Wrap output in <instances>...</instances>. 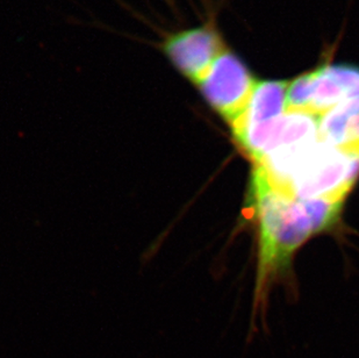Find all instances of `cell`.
I'll list each match as a JSON object with an SVG mask.
<instances>
[{"mask_svg": "<svg viewBox=\"0 0 359 358\" xmlns=\"http://www.w3.org/2000/svg\"><path fill=\"white\" fill-rule=\"evenodd\" d=\"M257 81L238 55L226 48L194 86L231 127L245 111Z\"/></svg>", "mask_w": 359, "mask_h": 358, "instance_id": "cell-4", "label": "cell"}, {"mask_svg": "<svg viewBox=\"0 0 359 358\" xmlns=\"http://www.w3.org/2000/svg\"><path fill=\"white\" fill-rule=\"evenodd\" d=\"M359 176V155L321 140L306 152L281 192L295 199H346Z\"/></svg>", "mask_w": 359, "mask_h": 358, "instance_id": "cell-2", "label": "cell"}, {"mask_svg": "<svg viewBox=\"0 0 359 358\" xmlns=\"http://www.w3.org/2000/svg\"><path fill=\"white\" fill-rule=\"evenodd\" d=\"M319 133L325 145L359 155V98L320 117Z\"/></svg>", "mask_w": 359, "mask_h": 358, "instance_id": "cell-6", "label": "cell"}, {"mask_svg": "<svg viewBox=\"0 0 359 358\" xmlns=\"http://www.w3.org/2000/svg\"><path fill=\"white\" fill-rule=\"evenodd\" d=\"M251 191L259 228V293L306 240L339 219L344 200L295 199L277 189L259 166H254Z\"/></svg>", "mask_w": 359, "mask_h": 358, "instance_id": "cell-1", "label": "cell"}, {"mask_svg": "<svg viewBox=\"0 0 359 358\" xmlns=\"http://www.w3.org/2000/svg\"><path fill=\"white\" fill-rule=\"evenodd\" d=\"M287 86L286 81H258L243 114L231 126V133L285 114Z\"/></svg>", "mask_w": 359, "mask_h": 358, "instance_id": "cell-7", "label": "cell"}, {"mask_svg": "<svg viewBox=\"0 0 359 358\" xmlns=\"http://www.w3.org/2000/svg\"><path fill=\"white\" fill-rule=\"evenodd\" d=\"M158 48L170 65L194 85L227 46L208 22L166 34Z\"/></svg>", "mask_w": 359, "mask_h": 358, "instance_id": "cell-5", "label": "cell"}, {"mask_svg": "<svg viewBox=\"0 0 359 358\" xmlns=\"http://www.w3.org/2000/svg\"><path fill=\"white\" fill-rule=\"evenodd\" d=\"M359 98V67L346 63L323 65L288 81L287 111L322 117L336 106Z\"/></svg>", "mask_w": 359, "mask_h": 358, "instance_id": "cell-3", "label": "cell"}]
</instances>
